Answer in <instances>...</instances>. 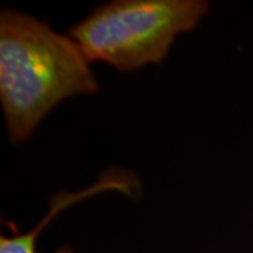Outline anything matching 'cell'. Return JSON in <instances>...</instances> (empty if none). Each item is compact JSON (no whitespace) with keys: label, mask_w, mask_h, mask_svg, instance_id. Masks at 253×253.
Segmentation results:
<instances>
[{"label":"cell","mask_w":253,"mask_h":253,"mask_svg":"<svg viewBox=\"0 0 253 253\" xmlns=\"http://www.w3.org/2000/svg\"><path fill=\"white\" fill-rule=\"evenodd\" d=\"M100 91L69 36L14 9L0 11V103L10 142H26L63 100Z\"/></svg>","instance_id":"cell-1"},{"label":"cell","mask_w":253,"mask_h":253,"mask_svg":"<svg viewBox=\"0 0 253 253\" xmlns=\"http://www.w3.org/2000/svg\"><path fill=\"white\" fill-rule=\"evenodd\" d=\"M134 176L121 169H114L109 173H104L94 184H91L87 189L69 193V191H59L58 194L52 196L49 201V210L45 217L40 221V224L30 229L27 232H14L13 235L0 236V253H41L37 248L38 236L41 231L54 219L59 212H62L65 208L71 207L78 201L91 197L94 194H99L109 190H120L126 196L132 194V189L136 187L132 183ZM52 253H76L71 245L65 244L59 246Z\"/></svg>","instance_id":"cell-3"},{"label":"cell","mask_w":253,"mask_h":253,"mask_svg":"<svg viewBox=\"0 0 253 253\" xmlns=\"http://www.w3.org/2000/svg\"><path fill=\"white\" fill-rule=\"evenodd\" d=\"M207 0H113L68 28L84 58L120 72L166 59L174 40L199 26Z\"/></svg>","instance_id":"cell-2"}]
</instances>
